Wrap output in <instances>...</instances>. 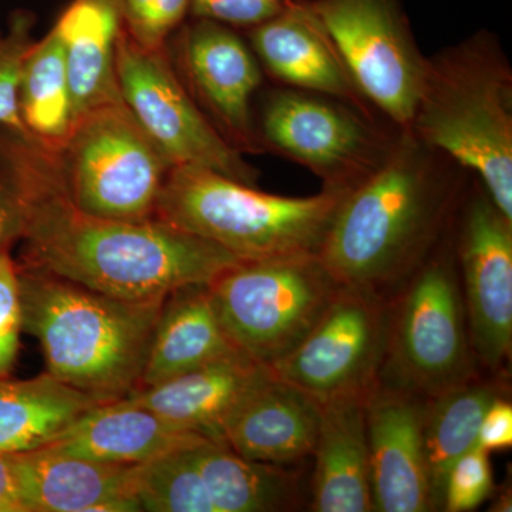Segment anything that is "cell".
I'll return each instance as SVG.
<instances>
[{
	"mask_svg": "<svg viewBox=\"0 0 512 512\" xmlns=\"http://www.w3.org/2000/svg\"><path fill=\"white\" fill-rule=\"evenodd\" d=\"M426 399L379 383L366 400L373 511L434 510L423 441Z\"/></svg>",
	"mask_w": 512,
	"mask_h": 512,
	"instance_id": "14",
	"label": "cell"
},
{
	"mask_svg": "<svg viewBox=\"0 0 512 512\" xmlns=\"http://www.w3.org/2000/svg\"><path fill=\"white\" fill-rule=\"evenodd\" d=\"M25 512H138V466L42 447L6 454Z\"/></svg>",
	"mask_w": 512,
	"mask_h": 512,
	"instance_id": "15",
	"label": "cell"
},
{
	"mask_svg": "<svg viewBox=\"0 0 512 512\" xmlns=\"http://www.w3.org/2000/svg\"><path fill=\"white\" fill-rule=\"evenodd\" d=\"M268 367L238 353L163 383L137 389L126 399L181 429L222 444L225 423Z\"/></svg>",
	"mask_w": 512,
	"mask_h": 512,
	"instance_id": "19",
	"label": "cell"
},
{
	"mask_svg": "<svg viewBox=\"0 0 512 512\" xmlns=\"http://www.w3.org/2000/svg\"><path fill=\"white\" fill-rule=\"evenodd\" d=\"M25 264L123 299H165L185 286L211 284L238 258L210 241L151 218L90 217L64 194L52 156L37 157L22 234Z\"/></svg>",
	"mask_w": 512,
	"mask_h": 512,
	"instance_id": "1",
	"label": "cell"
},
{
	"mask_svg": "<svg viewBox=\"0 0 512 512\" xmlns=\"http://www.w3.org/2000/svg\"><path fill=\"white\" fill-rule=\"evenodd\" d=\"M99 399L49 372L33 379H0V454L49 446Z\"/></svg>",
	"mask_w": 512,
	"mask_h": 512,
	"instance_id": "24",
	"label": "cell"
},
{
	"mask_svg": "<svg viewBox=\"0 0 512 512\" xmlns=\"http://www.w3.org/2000/svg\"><path fill=\"white\" fill-rule=\"evenodd\" d=\"M23 330L18 265L10 251L0 252V379L9 377L18 359Z\"/></svg>",
	"mask_w": 512,
	"mask_h": 512,
	"instance_id": "33",
	"label": "cell"
},
{
	"mask_svg": "<svg viewBox=\"0 0 512 512\" xmlns=\"http://www.w3.org/2000/svg\"><path fill=\"white\" fill-rule=\"evenodd\" d=\"M494 491L490 453L478 446L463 454L444 480L441 510L468 512L477 510Z\"/></svg>",
	"mask_w": 512,
	"mask_h": 512,
	"instance_id": "31",
	"label": "cell"
},
{
	"mask_svg": "<svg viewBox=\"0 0 512 512\" xmlns=\"http://www.w3.org/2000/svg\"><path fill=\"white\" fill-rule=\"evenodd\" d=\"M32 140L3 128L0 134V252L22 238L28 215Z\"/></svg>",
	"mask_w": 512,
	"mask_h": 512,
	"instance_id": "29",
	"label": "cell"
},
{
	"mask_svg": "<svg viewBox=\"0 0 512 512\" xmlns=\"http://www.w3.org/2000/svg\"><path fill=\"white\" fill-rule=\"evenodd\" d=\"M201 437L124 397L97 404L46 447L101 463L137 466Z\"/></svg>",
	"mask_w": 512,
	"mask_h": 512,
	"instance_id": "21",
	"label": "cell"
},
{
	"mask_svg": "<svg viewBox=\"0 0 512 512\" xmlns=\"http://www.w3.org/2000/svg\"><path fill=\"white\" fill-rule=\"evenodd\" d=\"M345 195L322 188L311 197H284L208 168L174 165L154 218L212 242L239 261L319 254Z\"/></svg>",
	"mask_w": 512,
	"mask_h": 512,
	"instance_id": "5",
	"label": "cell"
},
{
	"mask_svg": "<svg viewBox=\"0 0 512 512\" xmlns=\"http://www.w3.org/2000/svg\"><path fill=\"white\" fill-rule=\"evenodd\" d=\"M407 130L474 175L512 221V70L495 36L427 57Z\"/></svg>",
	"mask_w": 512,
	"mask_h": 512,
	"instance_id": "4",
	"label": "cell"
},
{
	"mask_svg": "<svg viewBox=\"0 0 512 512\" xmlns=\"http://www.w3.org/2000/svg\"><path fill=\"white\" fill-rule=\"evenodd\" d=\"M282 0H191L201 19L231 25L255 26L282 9Z\"/></svg>",
	"mask_w": 512,
	"mask_h": 512,
	"instance_id": "34",
	"label": "cell"
},
{
	"mask_svg": "<svg viewBox=\"0 0 512 512\" xmlns=\"http://www.w3.org/2000/svg\"><path fill=\"white\" fill-rule=\"evenodd\" d=\"M123 0H73L55 30L66 52L74 124L90 111L121 100L116 74Z\"/></svg>",
	"mask_w": 512,
	"mask_h": 512,
	"instance_id": "22",
	"label": "cell"
},
{
	"mask_svg": "<svg viewBox=\"0 0 512 512\" xmlns=\"http://www.w3.org/2000/svg\"><path fill=\"white\" fill-rule=\"evenodd\" d=\"M251 42L265 69L285 87L332 97L380 120L357 89L311 2H285L272 18L254 26Z\"/></svg>",
	"mask_w": 512,
	"mask_h": 512,
	"instance_id": "16",
	"label": "cell"
},
{
	"mask_svg": "<svg viewBox=\"0 0 512 512\" xmlns=\"http://www.w3.org/2000/svg\"><path fill=\"white\" fill-rule=\"evenodd\" d=\"M57 153L63 154L57 168L64 194L83 214L116 221L156 217L171 165L123 100L77 120Z\"/></svg>",
	"mask_w": 512,
	"mask_h": 512,
	"instance_id": "8",
	"label": "cell"
},
{
	"mask_svg": "<svg viewBox=\"0 0 512 512\" xmlns=\"http://www.w3.org/2000/svg\"><path fill=\"white\" fill-rule=\"evenodd\" d=\"M18 271L23 329L39 340L47 372L103 403L136 392L167 298L123 301L36 266Z\"/></svg>",
	"mask_w": 512,
	"mask_h": 512,
	"instance_id": "3",
	"label": "cell"
},
{
	"mask_svg": "<svg viewBox=\"0 0 512 512\" xmlns=\"http://www.w3.org/2000/svg\"><path fill=\"white\" fill-rule=\"evenodd\" d=\"M214 512L291 511L299 505V484L285 466L258 463L210 439L192 446Z\"/></svg>",
	"mask_w": 512,
	"mask_h": 512,
	"instance_id": "25",
	"label": "cell"
},
{
	"mask_svg": "<svg viewBox=\"0 0 512 512\" xmlns=\"http://www.w3.org/2000/svg\"><path fill=\"white\" fill-rule=\"evenodd\" d=\"M323 29L370 106L407 130L426 72L403 0H313Z\"/></svg>",
	"mask_w": 512,
	"mask_h": 512,
	"instance_id": "10",
	"label": "cell"
},
{
	"mask_svg": "<svg viewBox=\"0 0 512 512\" xmlns=\"http://www.w3.org/2000/svg\"><path fill=\"white\" fill-rule=\"evenodd\" d=\"M389 330V299L340 285L311 332L269 366L318 402L369 394L379 384Z\"/></svg>",
	"mask_w": 512,
	"mask_h": 512,
	"instance_id": "12",
	"label": "cell"
},
{
	"mask_svg": "<svg viewBox=\"0 0 512 512\" xmlns=\"http://www.w3.org/2000/svg\"><path fill=\"white\" fill-rule=\"evenodd\" d=\"M495 380L480 376L426 399L423 441L434 510H441L444 480L454 463L477 446L481 420L490 404L504 396Z\"/></svg>",
	"mask_w": 512,
	"mask_h": 512,
	"instance_id": "26",
	"label": "cell"
},
{
	"mask_svg": "<svg viewBox=\"0 0 512 512\" xmlns=\"http://www.w3.org/2000/svg\"><path fill=\"white\" fill-rule=\"evenodd\" d=\"M470 173L400 130L379 168L340 201L319 256L340 284L389 299L439 244Z\"/></svg>",
	"mask_w": 512,
	"mask_h": 512,
	"instance_id": "2",
	"label": "cell"
},
{
	"mask_svg": "<svg viewBox=\"0 0 512 512\" xmlns=\"http://www.w3.org/2000/svg\"><path fill=\"white\" fill-rule=\"evenodd\" d=\"M350 394L322 403L312 457V504L316 512L373 511L367 443L366 400Z\"/></svg>",
	"mask_w": 512,
	"mask_h": 512,
	"instance_id": "20",
	"label": "cell"
},
{
	"mask_svg": "<svg viewBox=\"0 0 512 512\" xmlns=\"http://www.w3.org/2000/svg\"><path fill=\"white\" fill-rule=\"evenodd\" d=\"M35 45L26 15L13 16L9 29L0 30V128L33 140L23 124L19 109V89L23 66ZM35 141V140H33Z\"/></svg>",
	"mask_w": 512,
	"mask_h": 512,
	"instance_id": "30",
	"label": "cell"
},
{
	"mask_svg": "<svg viewBox=\"0 0 512 512\" xmlns=\"http://www.w3.org/2000/svg\"><path fill=\"white\" fill-rule=\"evenodd\" d=\"M23 124L39 146L57 153L74 127L66 52L55 28L30 49L19 89Z\"/></svg>",
	"mask_w": 512,
	"mask_h": 512,
	"instance_id": "27",
	"label": "cell"
},
{
	"mask_svg": "<svg viewBox=\"0 0 512 512\" xmlns=\"http://www.w3.org/2000/svg\"><path fill=\"white\" fill-rule=\"evenodd\" d=\"M322 403L268 367L225 423L221 441L238 456L288 466L312 457Z\"/></svg>",
	"mask_w": 512,
	"mask_h": 512,
	"instance_id": "17",
	"label": "cell"
},
{
	"mask_svg": "<svg viewBox=\"0 0 512 512\" xmlns=\"http://www.w3.org/2000/svg\"><path fill=\"white\" fill-rule=\"evenodd\" d=\"M400 130L343 103L302 90H275L262 107V141L320 178L323 190L348 194L389 156Z\"/></svg>",
	"mask_w": 512,
	"mask_h": 512,
	"instance_id": "9",
	"label": "cell"
},
{
	"mask_svg": "<svg viewBox=\"0 0 512 512\" xmlns=\"http://www.w3.org/2000/svg\"><path fill=\"white\" fill-rule=\"evenodd\" d=\"M184 57L195 89L231 143L254 148L251 100L262 73L252 50L220 22L201 19L184 37Z\"/></svg>",
	"mask_w": 512,
	"mask_h": 512,
	"instance_id": "18",
	"label": "cell"
},
{
	"mask_svg": "<svg viewBox=\"0 0 512 512\" xmlns=\"http://www.w3.org/2000/svg\"><path fill=\"white\" fill-rule=\"evenodd\" d=\"M477 446L487 453L512 447V406L505 396L497 397L485 412L478 430Z\"/></svg>",
	"mask_w": 512,
	"mask_h": 512,
	"instance_id": "35",
	"label": "cell"
},
{
	"mask_svg": "<svg viewBox=\"0 0 512 512\" xmlns=\"http://www.w3.org/2000/svg\"><path fill=\"white\" fill-rule=\"evenodd\" d=\"M451 227L389 302L379 383L423 399L478 376Z\"/></svg>",
	"mask_w": 512,
	"mask_h": 512,
	"instance_id": "6",
	"label": "cell"
},
{
	"mask_svg": "<svg viewBox=\"0 0 512 512\" xmlns=\"http://www.w3.org/2000/svg\"><path fill=\"white\" fill-rule=\"evenodd\" d=\"M190 6L191 0H123L127 33L138 45L160 49Z\"/></svg>",
	"mask_w": 512,
	"mask_h": 512,
	"instance_id": "32",
	"label": "cell"
},
{
	"mask_svg": "<svg viewBox=\"0 0 512 512\" xmlns=\"http://www.w3.org/2000/svg\"><path fill=\"white\" fill-rule=\"evenodd\" d=\"M238 353L222 325L210 284L185 286L165 299L138 389Z\"/></svg>",
	"mask_w": 512,
	"mask_h": 512,
	"instance_id": "23",
	"label": "cell"
},
{
	"mask_svg": "<svg viewBox=\"0 0 512 512\" xmlns=\"http://www.w3.org/2000/svg\"><path fill=\"white\" fill-rule=\"evenodd\" d=\"M451 228L471 346L498 375L512 350V221L474 177Z\"/></svg>",
	"mask_w": 512,
	"mask_h": 512,
	"instance_id": "13",
	"label": "cell"
},
{
	"mask_svg": "<svg viewBox=\"0 0 512 512\" xmlns=\"http://www.w3.org/2000/svg\"><path fill=\"white\" fill-rule=\"evenodd\" d=\"M202 439L161 454L137 471L136 495L143 511L214 512L192 446Z\"/></svg>",
	"mask_w": 512,
	"mask_h": 512,
	"instance_id": "28",
	"label": "cell"
},
{
	"mask_svg": "<svg viewBox=\"0 0 512 512\" xmlns=\"http://www.w3.org/2000/svg\"><path fill=\"white\" fill-rule=\"evenodd\" d=\"M116 74L121 100L171 167L195 165L244 184L256 183L254 168L198 109L160 49L138 45L121 30Z\"/></svg>",
	"mask_w": 512,
	"mask_h": 512,
	"instance_id": "11",
	"label": "cell"
},
{
	"mask_svg": "<svg viewBox=\"0 0 512 512\" xmlns=\"http://www.w3.org/2000/svg\"><path fill=\"white\" fill-rule=\"evenodd\" d=\"M0 512H25L6 454H0Z\"/></svg>",
	"mask_w": 512,
	"mask_h": 512,
	"instance_id": "36",
	"label": "cell"
},
{
	"mask_svg": "<svg viewBox=\"0 0 512 512\" xmlns=\"http://www.w3.org/2000/svg\"><path fill=\"white\" fill-rule=\"evenodd\" d=\"M340 285L319 254H303L239 261L210 289L235 346L272 366L311 332Z\"/></svg>",
	"mask_w": 512,
	"mask_h": 512,
	"instance_id": "7",
	"label": "cell"
}]
</instances>
